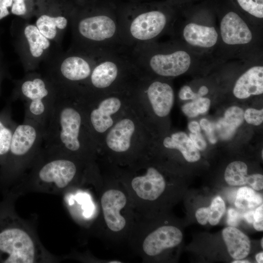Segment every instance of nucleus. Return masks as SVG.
<instances>
[{"label": "nucleus", "mask_w": 263, "mask_h": 263, "mask_svg": "<svg viewBox=\"0 0 263 263\" xmlns=\"http://www.w3.org/2000/svg\"><path fill=\"white\" fill-rule=\"evenodd\" d=\"M18 197L9 192L0 201V263L56 262L57 258L43 246L33 223L17 213Z\"/></svg>", "instance_id": "f257e3e1"}, {"label": "nucleus", "mask_w": 263, "mask_h": 263, "mask_svg": "<svg viewBox=\"0 0 263 263\" xmlns=\"http://www.w3.org/2000/svg\"><path fill=\"white\" fill-rule=\"evenodd\" d=\"M56 86L50 115L44 129L42 151L72 157L89 164L83 143V115L71 97L69 89Z\"/></svg>", "instance_id": "f03ea898"}, {"label": "nucleus", "mask_w": 263, "mask_h": 263, "mask_svg": "<svg viewBox=\"0 0 263 263\" xmlns=\"http://www.w3.org/2000/svg\"><path fill=\"white\" fill-rule=\"evenodd\" d=\"M82 164H89L63 155L40 152L35 162L10 191L18 195L29 192L62 194L68 188L84 182Z\"/></svg>", "instance_id": "7ed1b4c3"}, {"label": "nucleus", "mask_w": 263, "mask_h": 263, "mask_svg": "<svg viewBox=\"0 0 263 263\" xmlns=\"http://www.w3.org/2000/svg\"><path fill=\"white\" fill-rule=\"evenodd\" d=\"M44 128L32 122L24 121L14 130L4 163L0 167V189L4 194L19 183L40 153Z\"/></svg>", "instance_id": "20e7f679"}, {"label": "nucleus", "mask_w": 263, "mask_h": 263, "mask_svg": "<svg viewBox=\"0 0 263 263\" xmlns=\"http://www.w3.org/2000/svg\"><path fill=\"white\" fill-rule=\"evenodd\" d=\"M100 187L98 220L101 234L115 243L128 242L136 217L126 189L121 182Z\"/></svg>", "instance_id": "39448f33"}, {"label": "nucleus", "mask_w": 263, "mask_h": 263, "mask_svg": "<svg viewBox=\"0 0 263 263\" xmlns=\"http://www.w3.org/2000/svg\"><path fill=\"white\" fill-rule=\"evenodd\" d=\"M56 91V86L49 78L31 74L17 83L13 98L24 102V121L38 123L44 129Z\"/></svg>", "instance_id": "423d86ee"}, {"label": "nucleus", "mask_w": 263, "mask_h": 263, "mask_svg": "<svg viewBox=\"0 0 263 263\" xmlns=\"http://www.w3.org/2000/svg\"><path fill=\"white\" fill-rule=\"evenodd\" d=\"M182 239L181 231L173 225H162L146 231L135 224L128 242L144 260L156 257L165 250L176 246Z\"/></svg>", "instance_id": "0eeeda50"}, {"label": "nucleus", "mask_w": 263, "mask_h": 263, "mask_svg": "<svg viewBox=\"0 0 263 263\" xmlns=\"http://www.w3.org/2000/svg\"><path fill=\"white\" fill-rule=\"evenodd\" d=\"M118 26L117 21L110 16L94 14L79 19L76 31L83 40L97 45L112 41L117 35Z\"/></svg>", "instance_id": "6e6552de"}, {"label": "nucleus", "mask_w": 263, "mask_h": 263, "mask_svg": "<svg viewBox=\"0 0 263 263\" xmlns=\"http://www.w3.org/2000/svg\"><path fill=\"white\" fill-rule=\"evenodd\" d=\"M146 61L150 69L157 75L175 77L185 74L190 69L193 58L188 51L179 49L153 53L149 55Z\"/></svg>", "instance_id": "1a4fd4ad"}, {"label": "nucleus", "mask_w": 263, "mask_h": 263, "mask_svg": "<svg viewBox=\"0 0 263 263\" xmlns=\"http://www.w3.org/2000/svg\"><path fill=\"white\" fill-rule=\"evenodd\" d=\"M93 60L80 54L68 56L59 63L49 79L56 86L66 87L70 83L89 78L94 65Z\"/></svg>", "instance_id": "9d476101"}, {"label": "nucleus", "mask_w": 263, "mask_h": 263, "mask_svg": "<svg viewBox=\"0 0 263 263\" xmlns=\"http://www.w3.org/2000/svg\"><path fill=\"white\" fill-rule=\"evenodd\" d=\"M168 19L159 10L141 13L133 18L128 25L130 37L134 41H148L159 36L167 28Z\"/></svg>", "instance_id": "9b49d317"}, {"label": "nucleus", "mask_w": 263, "mask_h": 263, "mask_svg": "<svg viewBox=\"0 0 263 263\" xmlns=\"http://www.w3.org/2000/svg\"><path fill=\"white\" fill-rule=\"evenodd\" d=\"M82 184L72 187L62 194L64 205L72 217L79 224L87 226L94 218L95 207L92 195L82 188Z\"/></svg>", "instance_id": "f8f14e48"}, {"label": "nucleus", "mask_w": 263, "mask_h": 263, "mask_svg": "<svg viewBox=\"0 0 263 263\" xmlns=\"http://www.w3.org/2000/svg\"><path fill=\"white\" fill-rule=\"evenodd\" d=\"M220 36L222 41L230 47H240L251 44L254 35L246 22L237 13L225 14L220 21Z\"/></svg>", "instance_id": "ddd939ff"}, {"label": "nucleus", "mask_w": 263, "mask_h": 263, "mask_svg": "<svg viewBox=\"0 0 263 263\" xmlns=\"http://www.w3.org/2000/svg\"><path fill=\"white\" fill-rule=\"evenodd\" d=\"M182 36L189 46L196 49H211L218 43L219 35L215 26L196 22H188L185 24Z\"/></svg>", "instance_id": "4468645a"}, {"label": "nucleus", "mask_w": 263, "mask_h": 263, "mask_svg": "<svg viewBox=\"0 0 263 263\" xmlns=\"http://www.w3.org/2000/svg\"><path fill=\"white\" fill-rule=\"evenodd\" d=\"M263 93V66L254 65L248 68L237 79L233 94L237 98L244 99Z\"/></svg>", "instance_id": "2eb2a0df"}, {"label": "nucleus", "mask_w": 263, "mask_h": 263, "mask_svg": "<svg viewBox=\"0 0 263 263\" xmlns=\"http://www.w3.org/2000/svg\"><path fill=\"white\" fill-rule=\"evenodd\" d=\"M147 94L155 114L165 117L169 113L173 105L174 94L172 88L169 84L155 81L149 86Z\"/></svg>", "instance_id": "dca6fc26"}, {"label": "nucleus", "mask_w": 263, "mask_h": 263, "mask_svg": "<svg viewBox=\"0 0 263 263\" xmlns=\"http://www.w3.org/2000/svg\"><path fill=\"white\" fill-rule=\"evenodd\" d=\"M121 105L120 99L116 97H110L101 101L88 114L92 128L98 133L106 132L113 123L111 115L120 109Z\"/></svg>", "instance_id": "f3484780"}, {"label": "nucleus", "mask_w": 263, "mask_h": 263, "mask_svg": "<svg viewBox=\"0 0 263 263\" xmlns=\"http://www.w3.org/2000/svg\"><path fill=\"white\" fill-rule=\"evenodd\" d=\"M117 59L110 56H103L94 65L90 79L93 87L104 89L110 86L116 80L119 73Z\"/></svg>", "instance_id": "a211bd4d"}, {"label": "nucleus", "mask_w": 263, "mask_h": 263, "mask_svg": "<svg viewBox=\"0 0 263 263\" xmlns=\"http://www.w3.org/2000/svg\"><path fill=\"white\" fill-rule=\"evenodd\" d=\"M135 131L133 122L128 118L118 122L110 131L106 137V143L112 150L124 152L131 147V138Z\"/></svg>", "instance_id": "6ab92c4d"}, {"label": "nucleus", "mask_w": 263, "mask_h": 263, "mask_svg": "<svg viewBox=\"0 0 263 263\" xmlns=\"http://www.w3.org/2000/svg\"><path fill=\"white\" fill-rule=\"evenodd\" d=\"M228 253L235 260L243 259L249 253L250 241L243 232L234 226H228L222 231Z\"/></svg>", "instance_id": "aec40b11"}, {"label": "nucleus", "mask_w": 263, "mask_h": 263, "mask_svg": "<svg viewBox=\"0 0 263 263\" xmlns=\"http://www.w3.org/2000/svg\"><path fill=\"white\" fill-rule=\"evenodd\" d=\"M68 23V19L62 13L50 12L40 14L35 25L42 34L51 40L57 38L66 28Z\"/></svg>", "instance_id": "412c9836"}, {"label": "nucleus", "mask_w": 263, "mask_h": 263, "mask_svg": "<svg viewBox=\"0 0 263 263\" xmlns=\"http://www.w3.org/2000/svg\"><path fill=\"white\" fill-rule=\"evenodd\" d=\"M243 110L238 106H233L225 111L224 117L220 118L215 124V130L223 140L231 138L237 128L244 120Z\"/></svg>", "instance_id": "4be33fe9"}, {"label": "nucleus", "mask_w": 263, "mask_h": 263, "mask_svg": "<svg viewBox=\"0 0 263 263\" xmlns=\"http://www.w3.org/2000/svg\"><path fill=\"white\" fill-rule=\"evenodd\" d=\"M163 145L166 148L179 150L188 162H195L200 159L199 150L184 132H175L170 136L166 137L163 141Z\"/></svg>", "instance_id": "5701e85b"}, {"label": "nucleus", "mask_w": 263, "mask_h": 263, "mask_svg": "<svg viewBox=\"0 0 263 263\" xmlns=\"http://www.w3.org/2000/svg\"><path fill=\"white\" fill-rule=\"evenodd\" d=\"M17 125L12 118L11 108L8 104L0 112V167L5 161Z\"/></svg>", "instance_id": "b1692460"}, {"label": "nucleus", "mask_w": 263, "mask_h": 263, "mask_svg": "<svg viewBox=\"0 0 263 263\" xmlns=\"http://www.w3.org/2000/svg\"><path fill=\"white\" fill-rule=\"evenodd\" d=\"M23 36L30 56L34 59L40 58L50 46V40L41 33L35 24L25 26Z\"/></svg>", "instance_id": "393cba45"}, {"label": "nucleus", "mask_w": 263, "mask_h": 263, "mask_svg": "<svg viewBox=\"0 0 263 263\" xmlns=\"http://www.w3.org/2000/svg\"><path fill=\"white\" fill-rule=\"evenodd\" d=\"M247 167L246 164L240 161L230 163L225 172V179L228 184L232 186H242L247 184Z\"/></svg>", "instance_id": "a878e982"}, {"label": "nucleus", "mask_w": 263, "mask_h": 263, "mask_svg": "<svg viewBox=\"0 0 263 263\" xmlns=\"http://www.w3.org/2000/svg\"><path fill=\"white\" fill-rule=\"evenodd\" d=\"M262 204V196L253 188L243 187L238 189L235 201V205L237 208L252 209Z\"/></svg>", "instance_id": "bb28decb"}, {"label": "nucleus", "mask_w": 263, "mask_h": 263, "mask_svg": "<svg viewBox=\"0 0 263 263\" xmlns=\"http://www.w3.org/2000/svg\"><path fill=\"white\" fill-rule=\"evenodd\" d=\"M209 218L208 222L212 225L218 224L225 210L224 200L219 196L214 198L209 207Z\"/></svg>", "instance_id": "cd10ccee"}, {"label": "nucleus", "mask_w": 263, "mask_h": 263, "mask_svg": "<svg viewBox=\"0 0 263 263\" xmlns=\"http://www.w3.org/2000/svg\"><path fill=\"white\" fill-rule=\"evenodd\" d=\"M241 8L251 16L263 18V0H237Z\"/></svg>", "instance_id": "c85d7f7f"}, {"label": "nucleus", "mask_w": 263, "mask_h": 263, "mask_svg": "<svg viewBox=\"0 0 263 263\" xmlns=\"http://www.w3.org/2000/svg\"><path fill=\"white\" fill-rule=\"evenodd\" d=\"M244 118L249 124L260 125L263 122V109L248 108L244 113Z\"/></svg>", "instance_id": "c756f323"}, {"label": "nucleus", "mask_w": 263, "mask_h": 263, "mask_svg": "<svg viewBox=\"0 0 263 263\" xmlns=\"http://www.w3.org/2000/svg\"><path fill=\"white\" fill-rule=\"evenodd\" d=\"M33 0H13L11 13L18 16H25L29 11V3Z\"/></svg>", "instance_id": "7c9ffc66"}, {"label": "nucleus", "mask_w": 263, "mask_h": 263, "mask_svg": "<svg viewBox=\"0 0 263 263\" xmlns=\"http://www.w3.org/2000/svg\"><path fill=\"white\" fill-rule=\"evenodd\" d=\"M201 128L206 132L207 138L211 144L216 143L217 139L215 134V125L207 119H202L200 121Z\"/></svg>", "instance_id": "2f4dec72"}, {"label": "nucleus", "mask_w": 263, "mask_h": 263, "mask_svg": "<svg viewBox=\"0 0 263 263\" xmlns=\"http://www.w3.org/2000/svg\"><path fill=\"white\" fill-rule=\"evenodd\" d=\"M254 190H261L263 188V176L261 174L248 175L247 184Z\"/></svg>", "instance_id": "473e14b6"}, {"label": "nucleus", "mask_w": 263, "mask_h": 263, "mask_svg": "<svg viewBox=\"0 0 263 263\" xmlns=\"http://www.w3.org/2000/svg\"><path fill=\"white\" fill-rule=\"evenodd\" d=\"M253 225L257 231L263 230V205H260L254 211Z\"/></svg>", "instance_id": "72a5a7b5"}, {"label": "nucleus", "mask_w": 263, "mask_h": 263, "mask_svg": "<svg viewBox=\"0 0 263 263\" xmlns=\"http://www.w3.org/2000/svg\"><path fill=\"white\" fill-rule=\"evenodd\" d=\"M192 101L194 102L195 106L199 114L206 113L210 107V100L207 97H199Z\"/></svg>", "instance_id": "f704fd0d"}, {"label": "nucleus", "mask_w": 263, "mask_h": 263, "mask_svg": "<svg viewBox=\"0 0 263 263\" xmlns=\"http://www.w3.org/2000/svg\"><path fill=\"white\" fill-rule=\"evenodd\" d=\"M179 97L183 100H194L198 98L196 93L194 92L188 85L183 86L179 92Z\"/></svg>", "instance_id": "c9c22d12"}, {"label": "nucleus", "mask_w": 263, "mask_h": 263, "mask_svg": "<svg viewBox=\"0 0 263 263\" xmlns=\"http://www.w3.org/2000/svg\"><path fill=\"white\" fill-rule=\"evenodd\" d=\"M189 137L199 150H204L206 149L207 143L201 132L190 133Z\"/></svg>", "instance_id": "e433bc0d"}, {"label": "nucleus", "mask_w": 263, "mask_h": 263, "mask_svg": "<svg viewBox=\"0 0 263 263\" xmlns=\"http://www.w3.org/2000/svg\"><path fill=\"white\" fill-rule=\"evenodd\" d=\"M241 218V215L235 209L230 208L228 209L227 222L229 226H237L240 223Z\"/></svg>", "instance_id": "4c0bfd02"}, {"label": "nucleus", "mask_w": 263, "mask_h": 263, "mask_svg": "<svg viewBox=\"0 0 263 263\" xmlns=\"http://www.w3.org/2000/svg\"><path fill=\"white\" fill-rule=\"evenodd\" d=\"M209 207H203L197 209L195 217L200 224L205 225L207 224L209 218Z\"/></svg>", "instance_id": "58836bf2"}, {"label": "nucleus", "mask_w": 263, "mask_h": 263, "mask_svg": "<svg viewBox=\"0 0 263 263\" xmlns=\"http://www.w3.org/2000/svg\"><path fill=\"white\" fill-rule=\"evenodd\" d=\"M13 0H0V20L9 15Z\"/></svg>", "instance_id": "ea45409f"}, {"label": "nucleus", "mask_w": 263, "mask_h": 263, "mask_svg": "<svg viewBox=\"0 0 263 263\" xmlns=\"http://www.w3.org/2000/svg\"><path fill=\"white\" fill-rule=\"evenodd\" d=\"M182 110L183 112L189 117H195L199 114L195 106L193 101L184 105L182 108Z\"/></svg>", "instance_id": "a19ab883"}, {"label": "nucleus", "mask_w": 263, "mask_h": 263, "mask_svg": "<svg viewBox=\"0 0 263 263\" xmlns=\"http://www.w3.org/2000/svg\"><path fill=\"white\" fill-rule=\"evenodd\" d=\"M188 129L191 133L201 132V127L200 124L196 121H191L188 125Z\"/></svg>", "instance_id": "79ce46f5"}, {"label": "nucleus", "mask_w": 263, "mask_h": 263, "mask_svg": "<svg viewBox=\"0 0 263 263\" xmlns=\"http://www.w3.org/2000/svg\"><path fill=\"white\" fill-rule=\"evenodd\" d=\"M254 210H249L245 213L244 215V218L248 223L252 224L253 222Z\"/></svg>", "instance_id": "37998d69"}, {"label": "nucleus", "mask_w": 263, "mask_h": 263, "mask_svg": "<svg viewBox=\"0 0 263 263\" xmlns=\"http://www.w3.org/2000/svg\"><path fill=\"white\" fill-rule=\"evenodd\" d=\"M208 88L205 85H203L200 87V88L199 89L196 94L198 97H203L204 96H205L208 94Z\"/></svg>", "instance_id": "c03bdc74"}, {"label": "nucleus", "mask_w": 263, "mask_h": 263, "mask_svg": "<svg viewBox=\"0 0 263 263\" xmlns=\"http://www.w3.org/2000/svg\"><path fill=\"white\" fill-rule=\"evenodd\" d=\"M256 260L258 263H263V252L259 253L256 255Z\"/></svg>", "instance_id": "a18cd8bd"}, {"label": "nucleus", "mask_w": 263, "mask_h": 263, "mask_svg": "<svg viewBox=\"0 0 263 263\" xmlns=\"http://www.w3.org/2000/svg\"><path fill=\"white\" fill-rule=\"evenodd\" d=\"M232 263H248L250 262L249 261L247 260L241 259V260H235L234 261H233Z\"/></svg>", "instance_id": "49530a36"}, {"label": "nucleus", "mask_w": 263, "mask_h": 263, "mask_svg": "<svg viewBox=\"0 0 263 263\" xmlns=\"http://www.w3.org/2000/svg\"><path fill=\"white\" fill-rule=\"evenodd\" d=\"M261 244L262 247L263 248V238H262L261 240Z\"/></svg>", "instance_id": "de8ad7c7"}, {"label": "nucleus", "mask_w": 263, "mask_h": 263, "mask_svg": "<svg viewBox=\"0 0 263 263\" xmlns=\"http://www.w3.org/2000/svg\"><path fill=\"white\" fill-rule=\"evenodd\" d=\"M1 75H0V83H1Z\"/></svg>", "instance_id": "09e8293b"}]
</instances>
